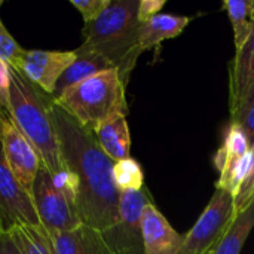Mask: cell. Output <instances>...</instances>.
<instances>
[{
	"label": "cell",
	"instance_id": "obj_14",
	"mask_svg": "<svg viewBox=\"0 0 254 254\" xmlns=\"http://www.w3.org/2000/svg\"><path fill=\"white\" fill-rule=\"evenodd\" d=\"M54 254H113L101 231L85 223L73 231L49 237Z\"/></svg>",
	"mask_w": 254,
	"mask_h": 254
},
{
	"label": "cell",
	"instance_id": "obj_16",
	"mask_svg": "<svg viewBox=\"0 0 254 254\" xmlns=\"http://www.w3.org/2000/svg\"><path fill=\"white\" fill-rule=\"evenodd\" d=\"M101 150L113 161L119 162L122 159L131 158V135L127 122V116L116 115L103 124H100L92 131Z\"/></svg>",
	"mask_w": 254,
	"mask_h": 254
},
{
	"label": "cell",
	"instance_id": "obj_21",
	"mask_svg": "<svg viewBox=\"0 0 254 254\" xmlns=\"http://www.w3.org/2000/svg\"><path fill=\"white\" fill-rule=\"evenodd\" d=\"M113 182L121 193L141 190L144 188V173L141 165L132 158L115 162Z\"/></svg>",
	"mask_w": 254,
	"mask_h": 254
},
{
	"label": "cell",
	"instance_id": "obj_27",
	"mask_svg": "<svg viewBox=\"0 0 254 254\" xmlns=\"http://www.w3.org/2000/svg\"><path fill=\"white\" fill-rule=\"evenodd\" d=\"M254 188V144H252V149H250V168H249V174L235 198V208L246 199V196L250 193V190Z\"/></svg>",
	"mask_w": 254,
	"mask_h": 254
},
{
	"label": "cell",
	"instance_id": "obj_9",
	"mask_svg": "<svg viewBox=\"0 0 254 254\" xmlns=\"http://www.w3.org/2000/svg\"><path fill=\"white\" fill-rule=\"evenodd\" d=\"M0 143L10 171L31 196L34 180L43 162L36 149L13 125L9 115H0Z\"/></svg>",
	"mask_w": 254,
	"mask_h": 254
},
{
	"label": "cell",
	"instance_id": "obj_13",
	"mask_svg": "<svg viewBox=\"0 0 254 254\" xmlns=\"http://www.w3.org/2000/svg\"><path fill=\"white\" fill-rule=\"evenodd\" d=\"M254 85V31L229 64V112H235Z\"/></svg>",
	"mask_w": 254,
	"mask_h": 254
},
{
	"label": "cell",
	"instance_id": "obj_26",
	"mask_svg": "<svg viewBox=\"0 0 254 254\" xmlns=\"http://www.w3.org/2000/svg\"><path fill=\"white\" fill-rule=\"evenodd\" d=\"M165 3H167L165 0H140L138 1V19H140V22H144L149 18L161 13Z\"/></svg>",
	"mask_w": 254,
	"mask_h": 254
},
{
	"label": "cell",
	"instance_id": "obj_5",
	"mask_svg": "<svg viewBox=\"0 0 254 254\" xmlns=\"http://www.w3.org/2000/svg\"><path fill=\"white\" fill-rule=\"evenodd\" d=\"M31 199L40 226L49 237L73 231L82 225L77 207L57 189L51 173L43 164L34 180Z\"/></svg>",
	"mask_w": 254,
	"mask_h": 254
},
{
	"label": "cell",
	"instance_id": "obj_6",
	"mask_svg": "<svg viewBox=\"0 0 254 254\" xmlns=\"http://www.w3.org/2000/svg\"><path fill=\"white\" fill-rule=\"evenodd\" d=\"M234 217L235 198L222 189H216L196 223L185 235L179 254H207L223 238Z\"/></svg>",
	"mask_w": 254,
	"mask_h": 254
},
{
	"label": "cell",
	"instance_id": "obj_4",
	"mask_svg": "<svg viewBox=\"0 0 254 254\" xmlns=\"http://www.w3.org/2000/svg\"><path fill=\"white\" fill-rule=\"evenodd\" d=\"M125 91L127 86L118 70L112 68L64 91L54 101L83 128L92 132L104 121L116 115H128Z\"/></svg>",
	"mask_w": 254,
	"mask_h": 254
},
{
	"label": "cell",
	"instance_id": "obj_17",
	"mask_svg": "<svg viewBox=\"0 0 254 254\" xmlns=\"http://www.w3.org/2000/svg\"><path fill=\"white\" fill-rule=\"evenodd\" d=\"M192 21L190 16H180L171 13H158L144 22H140V48L150 51L162 42L176 39Z\"/></svg>",
	"mask_w": 254,
	"mask_h": 254
},
{
	"label": "cell",
	"instance_id": "obj_18",
	"mask_svg": "<svg viewBox=\"0 0 254 254\" xmlns=\"http://www.w3.org/2000/svg\"><path fill=\"white\" fill-rule=\"evenodd\" d=\"M254 229V204L240 211L223 238L214 247V254H240Z\"/></svg>",
	"mask_w": 254,
	"mask_h": 254
},
{
	"label": "cell",
	"instance_id": "obj_25",
	"mask_svg": "<svg viewBox=\"0 0 254 254\" xmlns=\"http://www.w3.org/2000/svg\"><path fill=\"white\" fill-rule=\"evenodd\" d=\"M10 67L0 58V115H9Z\"/></svg>",
	"mask_w": 254,
	"mask_h": 254
},
{
	"label": "cell",
	"instance_id": "obj_33",
	"mask_svg": "<svg viewBox=\"0 0 254 254\" xmlns=\"http://www.w3.org/2000/svg\"><path fill=\"white\" fill-rule=\"evenodd\" d=\"M1 4H3V0H0V6H1Z\"/></svg>",
	"mask_w": 254,
	"mask_h": 254
},
{
	"label": "cell",
	"instance_id": "obj_15",
	"mask_svg": "<svg viewBox=\"0 0 254 254\" xmlns=\"http://www.w3.org/2000/svg\"><path fill=\"white\" fill-rule=\"evenodd\" d=\"M76 52V58L74 61L65 68V71L63 73V76L60 77L55 91L52 94V98H58L64 91L82 83L83 80L106 71V70H112L113 67L97 52L89 51L86 48H83L82 45L74 49Z\"/></svg>",
	"mask_w": 254,
	"mask_h": 254
},
{
	"label": "cell",
	"instance_id": "obj_24",
	"mask_svg": "<svg viewBox=\"0 0 254 254\" xmlns=\"http://www.w3.org/2000/svg\"><path fill=\"white\" fill-rule=\"evenodd\" d=\"M112 0H70V3L80 12L85 24L95 21L110 4Z\"/></svg>",
	"mask_w": 254,
	"mask_h": 254
},
{
	"label": "cell",
	"instance_id": "obj_22",
	"mask_svg": "<svg viewBox=\"0 0 254 254\" xmlns=\"http://www.w3.org/2000/svg\"><path fill=\"white\" fill-rule=\"evenodd\" d=\"M25 49H22L16 40L13 39V36L6 30L1 18H0V58L9 65L16 68L22 54Z\"/></svg>",
	"mask_w": 254,
	"mask_h": 254
},
{
	"label": "cell",
	"instance_id": "obj_30",
	"mask_svg": "<svg viewBox=\"0 0 254 254\" xmlns=\"http://www.w3.org/2000/svg\"><path fill=\"white\" fill-rule=\"evenodd\" d=\"M254 100V85L250 88V91L247 92V95L244 97V100H243V103L240 104V106H243V104H246V103H249V101H253Z\"/></svg>",
	"mask_w": 254,
	"mask_h": 254
},
{
	"label": "cell",
	"instance_id": "obj_3",
	"mask_svg": "<svg viewBox=\"0 0 254 254\" xmlns=\"http://www.w3.org/2000/svg\"><path fill=\"white\" fill-rule=\"evenodd\" d=\"M54 98L30 82L19 70L10 67L9 116L19 132L39 153L51 176L67 170L61 159L58 138L51 119Z\"/></svg>",
	"mask_w": 254,
	"mask_h": 254
},
{
	"label": "cell",
	"instance_id": "obj_11",
	"mask_svg": "<svg viewBox=\"0 0 254 254\" xmlns=\"http://www.w3.org/2000/svg\"><path fill=\"white\" fill-rule=\"evenodd\" d=\"M74 58V51H24L16 70L52 97L60 77Z\"/></svg>",
	"mask_w": 254,
	"mask_h": 254
},
{
	"label": "cell",
	"instance_id": "obj_7",
	"mask_svg": "<svg viewBox=\"0 0 254 254\" xmlns=\"http://www.w3.org/2000/svg\"><path fill=\"white\" fill-rule=\"evenodd\" d=\"M153 202L149 189L121 193L119 219L109 229L103 231V238L113 254H144L141 237V216L147 204Z\"/></svg>",
	"mask_w": 254,
	"mask_h": 254
},
{
	"label": "cell",
	"instance_id": "obj_8",
	"mask_svg": "<svg viewBox=\"0 0 254 254\" xmlns=\"http://www.w3.org/2000/svg\"><path fill=\"white\" fill-rule=\"evenodd\" d=\"M252 144L241 127L231 124L225 131L223 144L214 153L213 164L219 173L216 189H222L237 198L250 168Z\"/></svg>",
	"mask_w": 254,
	"mask_h": 254
},
{
	"label": "cell",
	"instance_id": "obj_34",
	"mask_svg": "<svg viewBox=\"0 0 254 254\" xmlns=\"http://www.w3.org/2000/svg\"><path fill=\"white\" fill-rule=\"evenodd\" d=\"M0 232H1V229H0Z\"/></svg>",
	"mask_w": 254,
	"mask_h": 254
},
{
	"label": "cell",
	"instance_id": "obj_29",
	"mask_svg": "<svg viewBox=\"0 0 254 254\" xmlns=\"http://www.w3.org/2000/svg\"><path fill=\"white\" fill-rule=\"evenodd\" d=\"M253 204H254V188L250 190V193L246 196V199H244V201H243V202L235 208V216H237L240 211H243L244 208H247V207H250V205H253Z\"/></svg>",
	"mask_w": 254,
	"mask_h": 254
},
{
	"label": "cell",
	"instance_id": "obj_23",
	"mask_svg": "<svg viewBox=\"0 0 254 254\" xmlns=\"http://www.w3.org/2000/svg\"><path fill=\"white\" fill-rule=\"evenodd\" d=\"M231 124L241 127L250 144H254V100L240 106L231 113Z\"/></svg>",
	"mask_w": 254,
	"mask_h": 254
},
{
	"label": "cell",
	"instance_id": "obj_1",
	"mask_svg": "<svg viewBox=\"0 0 254 254\" xmlns=\"http://www.w3.org/2000/svg\"><path fill=\"white\" fill-rule=\"evenodd\" d=\"M52 125L64 165L79 183L77 211L82 223L106 231L119 219L121 192L113 182L115 162L101 150L94 134L52 101Z\"/></svg>",
	"mask_w": 254,
	"mask_h": 254
},
{
	"label": "cell",
	"instance_id": "obj_19",
	"mask_svg": "<svg viewBox=\"0 0 254 254\" xmlns=\"http://www.w3.org/2000/svg\"><path fill=\"white\" fill-rule=\"evenodd\" d=\"M223 9L234 28L235 48L240 49L250 39L254 31V19L252 13V0H225Z\"/></svg>",
	"mask_w": 254,
	"mask_h": 254
},
{
	"label": "cell",
	"instance_id": "obj_12",
	"mask_svg": "<svg viewBox=\"0 0 254 254\" xmlns=\"http://www.w3.org/2000/svg\"><path fill=\"white\" fill-rule=\"evenodd\" d=\"M141 237L144 254H179L185 241L153 202L143 210Z\"/></svg>",
	"mask_w": 254,
	"mask_h": 254
},
{
	"label": "cell",
	"instance_id": "obj_20",
	"mask_svg": "<svg viewBox=\"0 0 254 254\" xmlns=\"http://www.w3.org/2000/svg\"><path fill=\"white\" fill-rule=\"evenodd\" d=\"M7 232L22 254H54L51 238L42 226H18Z\"/></svg>",
	"mask_w": 254,
	"mask_h": 254
},
{
	"label": "cell",
	"instance_id": "obj_32",
	"mask_svg": "<svg viewBox=\"0 0 254 254\" xmlns=\"http://www.w3.org/2000/svg\"><path fill=\"white\" fill-rule=\"evenodd\" d=\"M207 254H214V249H213V250H210Z\"/></svg>",
	"mask_w": 254,
	"mask_h": 254
},
{
	"label": "cell",
	"instance_id": "obj_10",
	"mask_svg": "<svg viewBox=\"0 0 254 254\" xmlns=\"http://www.w3.org/2000/svg\"><path fill=\"white\" fill-rule=\"evenodd\" d=\"M40 226L31 196L10 171L0 143V229Z\"/></svg>",
	"mask_w": 254,
	"mask_h": 254
},
{
	"label": "cell",
	"instance_id": "obj_2",
	"mask_svg": "<svg viewBox=\"0 0 254 254\" xmlns=\"http://www.w3.org/2000/svg\"><path fill=\"white\" fill-rule=\"evenodd\" d=\"M140 0H112L106 10L92 22L82 28V46L101 55L115 70H118L127 86L134 71L140 48Z\"/></svg>",
	"mask_w": 254,
	"mask_h": 254
},
{
	"label": "cell",
	"instance_id": "obj_28",
	"mask_svg": "<svg viewBox=\"0 0 254 254\" xmlns=\"http://www.w3.org/2000/svg\"><path fill=\"white\" fill-rule=\"evenodd\" d=\"M0 254H22L7 231L0 232Z\"/></svg>",
	"mask_w": 254,
	"mask_h": 254
},
{
	"label": "cell",
	"instance_id": "obj_31",
	"mask_svg": "<svg viewBox=\"0 0 254 254\" xmlns=\"http://www.w3.org/2000/svg\"><path fill=\"white\" fill-rule=\"evenodd\" d=\"M252 13H253V19H254V0H252Z\"/></svg>",
	"mask_w": 254,
	"mask_h": 254
}]
</instances>
